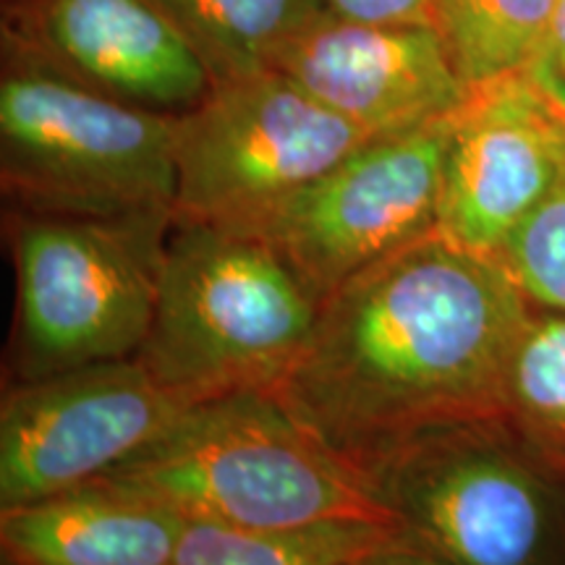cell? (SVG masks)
I'll use <instances>...</instances> for the list:
<instances>
[{
    "label": "cell",
    "instance_id": "1",
    "mask_svg": "<svg viewBox=\"0 0 565 565\" xmlns=\"http://www.w3.org/2000/svg\"><path fill=\"white\" fill-rule=\"evenodd\" d=\"M532 312L498 259L435 231L324 299L273 393L366 477L429 429L503 414L505 372Z\"/></svg>",
    "mask_w": 565,
    "mask_h": 565
},
{
    "label": "cell",
    "instance_id": "2",
    "mask_svg": "<svg viewBox=\"0 0 565 565\" xmlns=\"http://www.w3.org/2000/svg\"><path fill=\"white\" fill-rule=\"evenodd\" d=\"M110 482L186 521L301 526L328 519L393 521L370 479L309 433L273 391L192 404Z\"/></svg>",
    "mask_w": 565,
    "mask_h": 565
},
{
    "label": "cell",
    "instance_id": "3",
    "mask_svg": "<svg viewBox=\"0 0 565 565\" xmlns=\"http://www.w3.org/2000/svg\"><path fill=\"white\" fill-rule=\"evenodd\" d=\"M317 312L320 303L263 233L173 221L137 356L189 404L278 391Z\"/></svg>",
    "mask_w": 565,
    "mask_h": 565
},
{
    "label": "cell",
    "instance_id": "4",
    "mask_svg": "<svg viewBox=\"0 0 565 565\" xmlns=\"http://www.w3.org/2000/svg\"><path fill=\"white\" fill-rule=\"evenodd\" d=\"M366 479L406 540L445 565H565V469L505 414L429 429Z\"/></svg>",
    "mask_w": 565,
    "mask_h": 565
},
{
    "label": "cell",
    "instance_id": "5",
    "mask_svg": "<svg viewBox=\"0 0 565 565\" xmlns=\"http://www.w3.org/2000/svg\"><path fill=\"white\" fill-rule=\"evenodd\" d=\"M179 116L113 100L6 55L0 183L11 212L118 217L173 212Z\"/></svg>",
    "mask_w": 565,
    "mask_h": 565
},
{
    "label": "cell",
    "instance_id": "6",
    "mask_svg": "<svg viewBox=\"0 0 565 565\" xmlns=\"http://www.w3.org/2000/svg\"><path fill=\"white\" fill-rule=\"evenodd\" d=\"M173 212H11L17 328L11 380L137 356L152 328Z\"/></svg>",
    "mask_w": 565,
    "mask_h": 565
},
{
    "label": "cell",
    "instance_id": "7",
    "mask_svg": "<svg viewBox=\"0 0 565 565\" xmlns=\"http://www.w3.org/2000/svg\"><path fill=\"white\" fill-rule=\"evenodd\" d=\"M366 139L275 68L217 82L179 116L173 221L259 233Z\"/></svg>",
    "mask_w": 565,
    "mask_h": 565
},
{
    "label": "cell",
    "instance_id": "8",
    "mask_svg": "<svg viewBox=\"0 0 565 565\" xmlns=\"http://www.w3.org/2000/svg\"><path fill=\"white\" fill-rule=\"evenodd\" d=\"M450 116L422 129L366 139L294 194L263 236L317 303L437 231Z\"/></svg>",
    "mask_w": 565,
    "mask_h": 565
},
{
    "label": "cell",
    "instance_id": "9",
    "mask_svg": "<svg viewBox=\"0 0 565 565\" xmlns=\"http://www.w3.org/2000/svg\"><path fill=\"white\" fill-rule=\"evenodd\" d=\"M192 406L139 356L6 383L0 511L97 482Z\"/></svg>",
    "mask_w": 565,
    "mask_h": 565
},
{
    "label": "cell",
    "instance_id": "10",
    "mask_svg": "<svg viewBox=\"0 0 565 565\" xmlns=\"http://www.w3.org/2000/svg\"><path fill=\"white\" fill-rule=\"evenodd\" d=\"M565 175V126L521 74L469 89L450 116L437 233L498 257Z\"/></svg>",
    "mask_w": 565,
    "mask_h": 565
},
{
    "label": "cell",
    "instance_id": "11",
    "mask_svg": "<svg viewBox=\"0 0 565 565\" xmlns=\"http://www.w3.org/2000/svg\"><path fill=\"white\" fill-rule=\"evenodd\" d=\"M3 47L9 58L168 116L196 108L215 87L158 0H6Z\"/></svg>",
    "mask_w": 565,
    "mask_h": 565
},
{
    "label": "cell",
    "instance_id": "12",
    "mask_svg": "<svg viewBox=\"0 0 565 565\" xmlns=\"http://www.w3.org/2000/svg\"><path fill=\"white\" fill-rule=\"evenodd\" d=\"M273 68L370 137L443 121L469 97L433 24L377 26L324 17Z\"/></svg>",
    "mask_w": 565,
    "mask_h": 565
},
{
    "label": "cell",
    "instance_id": "13",
    "mask_svg": "<svg viewBox=\"0 0 565 565\" xmlns=\"http://www.w3.org/2000/svg\"><path fill=\"white\" fill-rule=\"evenodd\" d=\"M186 519L97 479L0 511V550L13 565H171Z\"/></svg>",
    "mask_w": 565,
    "mask_h": 565
},
{
    "label": "cell",
    "instance_id": "14",
    "mask_svg": "<svg viewBox=\"0 0 565 565\" xmlns=\"http://www.w3.org/2000/svg\"><path fill=\"white\" fill-rule=\"evenodd\" d=\"M395 521L328 519L301 526H228L186 521L171 565H353L404 542Z\"/></svg>",
    "mask_w": 565,
    "mask_h": 565
},
{
    "label": "cell",
    "instance_id": "15",
    "mask_svg": "<svg viewBox=\"0 0 565 565\" xmlns=\"http://www.w3.org/2000/svg\"><path fill=\"white\" fill-rule=\"evenodd\" d=\"M212 79L228 82L273 68L291 42L322 21L320 0H158Z\"/></svg>",
    "mask_w": 565,
    "mask_h": 565
},
{
    "label": "cell",
    "instance_id": "16",
    "mask_svg": "<svg viewBox=\"0 0 565 565\" xmlns=\"http://www.w3.org/2000/svg\"><path fill=\"white\" fill-rule=\"evenodd\" d=\"M561 0H435L429 24L466 87L521 74L545 51Z\"/></svg>",
    "mask_w": 565,
    "mask_h": 565
},
{
    "label": "cell",
    "instance_id": "17",
    "mask_svg": "<svg viewBox=\"0 0 565 565\" xmlns=\"http://www.w3.org/2000/svg\"><path fill=\"white\" fill-rule=\"evenodd\" d=\"M503 414L565 469V315L529 317L505 372Z\"/></svg>",
    "mask_w": 565,
    "mask_h": 565
},
{
    "label": "cell",
    "instance_id": "18",
    "mask_svg": "<svg viewBox=\"0 0 565 565\" xmlns=\"http://www.w3.org/2000/svg\"><path fill=\"white\" fill-rule=\"evenodd\" d=\"M494 259L532 309L565 315V175Z\"/></svg>",
    "mask_w": 565,
    "mask_h": 565
},
{
    "label": "cell",
    "instance_id": "19",
    "mask_svg": "<svg viewBox=\"0 0 565 565\" xmlns=\"http://www.w3.org/2000/svg\"><path fill=\"white\" fill-rule=\"evenodd\" d=\"M324 13L338 21L377 26L429 24L435 0H320Z\"/></svg>",
    "mask_w": 565,
    "mask_h": 565
},
{
    "label": "cell",
    "instance_id": "20",
    "mask_svg": "<svg viewBox=\"0 0 565 565\" xmlns=\"http://www.w3.org/2000/svg\"><path fill=\"white\" fill-rule=\"evenodd\" d=\"M524 74L534 82V87L542 92L565 89V0H561V9H557L545 51L540 53V58H536Z\"/></svg>",
    "mask_w": 565,
    "mask_h": 565
},
{
    "label": "cell",
    "instance_id": "21",
    "mask_svg": "<svg viewBox=\"0 0 565 565\" xmlns=\"http://www.w3.org/2000/svg\"><path fill=\"white\" fill-rule=\"evenodd\" d=\"M353 565H445L433 557L424 550L414 547L412 542H395V545H387L383 550H374V553L359 557Z\"/></svg>",
    "mask_w": 565,
    "mask_h": 565
},
{
    "label": "cell",
    "instance_id": "22",
    "mask_svg": "<svg viewBox=\"0 0 565 565\" xmlns=\"http://www.w3.org/2000/svg\"><path fill=\"white\" fill-rule=\"evenodd\" d=\"M542 92V89H540ZM542 95L547 97V103L553 105V110L557 113V118H561L563 126H565V89H557V92H542Z\"/></svg>",
    "mask_w": 565,
    "mask_h": 565
},
{
    "label": "cell",
    "instance_id": "23",
    "mask_svg": "<svg viewBox=\"0 0 565 565\" xmlns=\"http://www.w3.org/2000/svg\"><path fill=\"white\" fill-rule=\"evenodd\" d=\"M0 565H13L11 561H3V557H0Z\"/></svg>",
    "mask_w": 565,
    "mask_h": 565
}]
</instances>
